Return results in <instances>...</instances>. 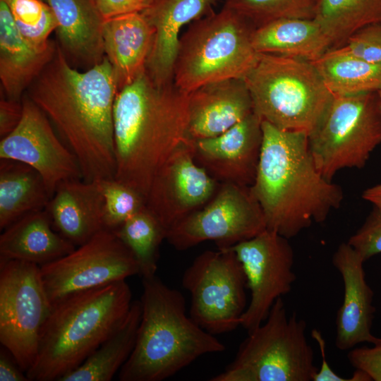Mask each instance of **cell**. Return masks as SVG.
Segmentation results:
<instances>
[{
  "mask_svg": "<svg viewBox=\"0 0 381 381\" xmlns=\"http://www.w3.org/2000/svg\"><path fill=\"white\" fill-rule=\"evenodd\" d=\"M118 86L106 56L80 71L57 44L26 91L76 157L86 181L114 178V104Z\"/></svg>",
  "mask_w": 381,
  "mask_h": 381,
  "instance_id": "obj_1",
  "label": "cell"
},
{
  "mask_svg": "<svg viewBox=\"0 0 381 381\" xmlns=\"http://www.w3.org/2000/svg\"><path fill=\"white\" fill-rule=\"evenodd\" d=\"M113 121L114 179L146 199L157 171L189 139L188 93L145 71L118 91Z\"/></svg>",
  "mask_w": 381,
  "mask_h": 381,
  "instance_id": "obj_2",
  "label": "cell"
},
{
  "mask_svg": "<svg viewBox=\"0 0 381 381\" xmlns=\"http://www.w3.org/2000/svg\"><path fill=\"white\" fill-rule=\"evenodd\" d=\"M262 143L250 187L266 228L290 239L313 222H325L344 199L341 188L318 170L308 133L279 129L262 121Z\"/></svg>",
  "mask_w": 381,
  "mask_h": 381,
  "instance_id": "obj_3",
  "label": "cell"
},
{
  "mask_svg": "<svg viewBox=\"0 0 381 381\" xmlns=\"http://www.w3.org/2000/svg\"><path fill=\"white\" fill-rule=\"evenodd\" d=\"M126 280L80 292L52 305L30 381L59 380L81 365L126 320L132 304Z\"/></svg>",
  "mask_w": 381,
  "mask_h": 381,
  "instance_id": "obj_4",
  "label": "cell"
},
{
  "mask_svg": "<svg viewBox=\"0 0 381 381\" xmlns=\"http://www.w3.org/2000/svg\"><path fill=\"white\" fill-rule=\"evenodd\" d=\"M142 315L134 349L119 373L121 381H161L199 357L225 351L186 310L181 291L155 276L143 278Z\"/></svg>",
  "mask_w": 381,
  "mask_h": 381,
  "instance_id": "obj_5",
  "label": "cell"
},
{
  "mask_svg": "<svg viewBox=\"0 0 381 381\" xmlns=\"http://www.w3.org/2000/svg\"><path fill=\"white\" fill-rule=\"evenodd\" d=\"M255 28L223 5L218 12L198 19L181 35L174 82L189 93L209 83L244 79L259 53L252 44Z\"/></svg>",
  "mask_w": 381,
  "mask_h": 381,
  "instance_id": "obj_6",
  "label": "cell"
},
{
  "mask_svg": "<svg viewBox=\"0 0 381 381\" xmlns=\"http://www.w3.org/2000/svg\"><path fill=\"white\" fill-rule=\"evenodd\" d=\"M244 80L253 112L282 130L309 134L333 97L313 63L296 58L259 54Z\"/></svg>",
  "mask_w": 381,
  "mask_h": 381,
  "instance_id": "obj_7",
  "label": "cell"
},
{
  "mask_svg": "<svg viewBox=\"0 0 381 381\" xmlns=\"http://www.w3.org/2000/svg\"><path fill=\"white\" fill-rule=\"evenodd\" d=\"M306 322L290 316L282 297L267 319L248 332L234 361L211 381H313L318 368L306 337Z\"/></svg>",
  "mask_w": 381,
  "mask_h": 381,
  "instance_id": "obj_8",
  "label": "cell"
},
{
  "mask_svg": "<svg viewBox=\"0 0 381 381\" xmlns=\"http://www.w3.org/2000/svg\"><path fill=\"white\" fill-rule=\"evenodd\" d=\"M320 173L332 181L344 169H362L381 143V105L377 92L333 95L325 114L308 135Z\"/></svg>",
  "mask_w": 381,
  "mask_h": 381,
  "instance_id": "obj_9",
  "label": "cell"
},
{
  "mask_svg": "<svg viewBox=\"0 0 381 381\" xmlns=\"http://www.w3.org/2000/svg\"><path fill=\"white\" fill-rule=\"evenodd\" d=\"M52 308L40 266L0 260V341L25 373L37 357Z\"/></svg>",
  "mask_w": 381,
  "mask_h": 381,
  "instance_id": "obj_10",
  "label": "cell"
},
{
  "mask_svg": "<svg viewBox=\"0 0 381 381\" xmlns=\"http://www.w3.org/2000/svg\"><path fill=\"white\" fill-rule=\"evenodd\" d=\"M183 286L191 296L190 318L215 335L241 325L246 305V277L229 248L205 250L185 270Z\"/></svg>",
  "mask_w": 381,
  "mask_h": 381,
  "instance_id": "obj_11",
  "label": "cell"
},
{
  "mask_svg": "<svg viewBox=\"0 0 381 381\" xmlns=\"http://www.w3.org/2000/svg\"><path fill=\"white\" fill-rule=\"evenodd\" d=\"M266 229L263 212L250 187L223 183L206 205L171 227L165 240L178 250L206 241L226 248Z\"/></svg>",
  "mask_w": 381,
  "mask_h": 381,
  "instance_id": "obj_12",
  "label": "cell"
},
{
  "mask_svg": "<svg viewBox=\"0 0 381 381\" xmlns=\"http://www.w3.org/2000/svg\"><path fill=\"white\" fill-rule=\"evenodd\" d=\"M52 305L73 294L139 274L133 254L114 231L102 229L66 255L40 267Z\"/></svg>",
  "mask_w": 381,
  "mask_h": 381,
  "instance_id": "obj_13",
  "label": "cell"
},
{
  "mask_svg": "<svg viewBox=\"0 0 381 381\" xmlns=\"http://www.w3.org/2000/svg\"><path fill=\"white\" fill-rule=\"evenodd\" d=\"M226 248L237 256L250 291L241 321V326L249 332L267 319L277 298L291 291L296 279L294 249L288 238L267 229Z\"/></svg>",
  "mask_w": 381,
  "mask_h": 381,
  "instance_id": "obj_14",
  "label": "cell"
},
{
  "mask_svg": "<svg viewBox=\"0 0 381 381\" xmlns=\"http://www.w3.org/2000/svg\"><path fill=\"white\" fill-rule=\"evenodd\" d=\"M18 126L1 138L0 159L25 163L42 176L52 198L57 186L68 179H83L75 155L54 131L44 113L24 94Z\"/></svg>",
  "mask_w": 381,
  "mask_h": 381,
  "instance_id": "obj_15",
  "label": "cell"
},
{
  "mask_svg": "<svg viewBox=\"0 0 381 381\" xmlns=\"http://www.w3.org/2000/svg\"><path fill=\"white\" fill-rule=\"evenodd\" d=\"M219 184L195 162L192 140L188 139L156 173L145 199V206L167 232L206 205Z\"/></svg>",
  "mask_w": 381,
  "mask_h": 381,
  "instance_id": "obj_16",
  "label": "cell"
},
{
  "mask_svg": "<svg viewBox=\"0 0 381 381\" xmlns=\"http://www.w3.org/2000/svg\"><path fill=\"white\" fill-rule=\"evenodd\" d=\"M262 143V120L254 112L219 135L192 140L195 162L214 180L246 187L255 181Z\"/></svg>",
  "mask_w": 381,
  "mask_h": 381,
  "instance_id": "obj_17",
  "label": "cell"
},
{
  "mask_svg": "<svg viewBox=\"0 0 381 381\" xmlns=\"http://www.w3.org/2000/svg\"><path fill=\"white\" fill-rule=\"evenodd\" d=\"M332 261L344 285L343 301L336 317L337 348L349 351L361 343L373 344L377 339L371 332L374 294L365 279V260L345 242L338 246Z\"/></svg>",
  "mask_w": 381,
  "mask_h": 381,
  "instance_id": "obj_18",
  "label": "cell"
},
{
  "mask_svg": "<svg viewBox=\"0 0 381 381\" xmlns=\"http://www.w3.org/2000/svg\"><path fill=\"white\" fill-rule=\"evenodd\" d=\"M217 0H152L141 12L154 30L145 72L157 85L174 82L182 28L214 12Z\"/></svg>",
  "mask_w": 381,
  "mask_h": 381,
  "instance_id": "obj_19",
  "label": "cell"
},
{
  "mask_svg": "<svg viewBox=\"0 0 381 381\" xmlns=\"http://www.w3.org/2000/svg\"><path fill=\"white\" fill-rule=\"evenodd\" d=\"M253 112L244 79L204 85L188 93V137L196 140L219 135Z\"/></svg>",
  "mask_w": 381,
  "mask_h": 381,
  "instance_id": "obj_20",
  "label": "cell"
},
{
  "mask_svg": "<svg viewBox=\"0 0 381 381\" xmlns=\"http://www.w3.org/2000/svg\"><path fill=\"white\" fill-rule=\"evenodd\" d=\"M45 210L54 229L75 247L104 229V199L95 181L61 182Z\"/></svg>",
  "mask_w": 381,
  "mask_h": 381,
  "instance_id": "obj_21",
  "label": "cell"
},
{
  "mask_svg": "<svg viewBox=\"0 0 381 381\" xmlns=\"http://www.w3.org/2000/svg\"><path fill=\"white\" fill-rule=\"evenodd\" d=\"M52 10L58 26L57 44L69 63L88 69L104 58V20L93 0H42Z\"/></svg>",
  "mask_w": 381,
  "mask_h": 381,
  "instance_id": "obj_22",
  "label": "cell"
},
{
  "mask_svg": "<svg viewBox=\"0 0 381 381\" xmlns=\"http://www.w3.org/2000/svg\"><path fill=\"white\" fill-rule=\"evenodd\" d=\"M153 37L154 30L141 13L104 20V53L113 68L118 91L145 71Z\"/></svg>",
  "mask_w": 381,
  "mask_h": 381,
  "instance_id": "obj_23",
  "label": "cell"
},
{
  "mask_svg": "<svg viewBox=\"0 0 381 381\" xmlns=\"http://www.w3.org/2000/svg\"><path fill=\"white\" fill-rule=\"evenodd\" d=\"M57 42L45 50L32 46L20 33L11 12L0 0V80L6 98L21 100L25 91L50 61Z\"/></svg>",
  "mask_w": 381,
  "mask_h": 381,
  "instance_id": "obj_24",
  "label": "cell"
},
{
  "mask_svg": "<svg viewBox=\"0 0 381 381\" xmlns=\"http://www.w3.org/2000/svg\"><path fill=\"white\" fill-rule=\"evenodd\" d=\"M75 246L53 227L45 209L29 213L2 231L0 260L42 266L71 253Z\"/></svg>",
  "mask_w": 381,
  "mask_h": 381,
  "instance_id": "obj_25",
  "label": "cell"
},
{
  "mask_svg": "<svg viewBox=\"0 0 381 381\" xmlns=\"http://www.w3.org/2000/svg\"><path fill=\"white\" fill-rule=\"evenodd\" d=\"M252 44L259 54H270L315 61L330 48V42L313 19L284 18L255 28Z\"/></svg>",
  "mask_w": 381,
  "mask_h": 381,
  "instance_id": "obj_26",
  "label": "cell"
},
{
  "mask_svg": "<svg viewBox=\"0 0 381 381\" xmlns=\"http://www.w3.org/2000/svg\"><path fill=\"white\" fill-rule=\"evenodd\" d=\"M51 196L40 174L30 166L0 159V229L22 217L45 209Z\"/></svg>",
  "mask_w": 381,
  "mask_h": 381,
  "instance_id": "obj_27",
  "label": "cell"
},
{
  "mask_svg": "<svg viewBox=\"0 0 381 381\" xmlns=\"http://www.w3.org/2000/svg\"><path fill=\"white\" fill-rule=\"evenodd\" d=\"M142 315L140 300L133 301L124 322L77 368L58 381H110L131 356Z\"/></svg>",
  "mask_w": 381,
  "mask_h": 381,
  "instance_id": "obj_28",
  "label": "cell"
},
{
  "mask_svg": "<svg viewBox=\"0 0 381 381\" xmlns=\"http://www.w3.org/2000/svg\"><path fill=\"white\" fill-rule=\"evenodd\" d=\"M313 20L329 39L330 49H338L361 28L381 22V0H318Z\"/></svg>",
  "mask_w": 381,
  "mask_h": 381,
  "instance_id": "obj_29",
  "label": "cell"
},
{
  "mask_svg": "<svg viewBox=\"0 0 381 381\" xmlns=\"http://www.w3.org/2000/svg\"><path fill=\"white\" fill-rule=\"evenodd\" d=\"M333 95H352L381 88V64L329 50L313 62Z\"/></svg>",
  "mask_w": 381,
  "mask_h": 381,
  "instance_id": "obj_30",
  "label": "cell"
},
{
  "mask_svg": "<svg viewBox=\"0 0 381 381\" xmlns=\"http://www.w3.org/2000/svg\"><path fill=\"white\" fill-rule=\"evenodd\" d=\"M114 232L133 254L142 279L155 276L159 246L167 231L146 206Z\"/></svg>",
  "mask_w": 381,
  "mask_h": 381,
  "instance_id": "obj_31",
  "label": "cell"
},
{
  "mask_svg": "<svg viewBox=\"0 0 381 381\" xmlns=\"http://www.w3.org/2000/svg\"><path fill=\"white\" fill-rule=\"evenodd\" d=\"M258 28L284 18L314 19L318 0H223Z\"/></svg>",
  "mask_w": 381,
  "mask_h": 381,
  "instance_id": "obj_32",
  "label": "cell"
},
{
  "mask_svg": "<svg viewBox=\"0 0 381 381\" xmlns=\"http://www.w3.org/2000/svg\"><path fill=\"white\" fill-rule=\"evenodd\" d=\"M7 5L22 36L35 48L45 50L55 42L49 40L58 22L52 8L42 0H2Z\"/></svg>",
  "mask_w": 381,
  "mask_h": 381,
  "instance_id": "obj_33",
  "label": "cell"
},
{
  "mask_svg": "<svg viewBox=\"0 0 381 381\" xmlns=\"http://www.w3.org/2000/svg\"><path fill=\"white\" fill-rule=\"evenodd\" d=\"M104 199V229L114 231L145 206V198L114 178L95 181Z\"/></svg>",
  "mask_w": 381,
  "mask_h": 381,
  "instance_id": "obj_34",
  "label": "cell"
},
{
  "mask_svg": "<svg viewBox=\"0 0 381 381\" xmlns=\"http://www.w3.org/2000/svg\"><path fill=\"white\" fill-rule=\"evenodd\" d=\"M330 50L367 62L381 64V22L364 26L353 34L342 47Z\"/></svg>",
  "mask_w": 381,
  "mask_h": 381,
  "instance_id": "obj_35",
  "label": "cell"
},
{
  "mask_svg": "<svg viewBox=\"0 0 381 381\" xmlns=\"http://www.w3.org/2000/svg\"><path fill=\"white\" fill-rule=\"evenodd\" d=\"M365 261L381 253V213L373 208L362 226L348 240Z\"/></svg>",
  "mask_w": 381,
  "mask_h": 381,
  "instance_id": "obj_36",
  "label": "cell"
},
{
  "mask_svg": "<svg viewBox=\"0 0 381 381\" xmlns=\"http://www.w3.org/2000/svg\"><path fill=\"white\" fill-rule=\"evenodd\" d=\"M373 346L353 348L349 350L347 358L355 368L365 373L374 381H381V338H377Z\"/></svg>",
  "mask_w": 381,
  "mask_h": 381,
  "instance_id": "obj_37",
  "label": "cell"
},
{
  "mask_svg": "<svg viewBox=\"0 0 381 381\" xmlns=\"http://www.w3.org/2000/svg\"><path fill=\"white\" fill-rule=\"evenodd\" d=\"M311 337L317 342L322 358V364L315 373L313 381H370V377L363 371L356 369L351 377L345 378L337 374L329 365L326 358V343L322 333L316 328L311 331Z\"/></svg>",
  "mask_w": 381,
  "mask_h": 381,
  "instance_id": "obj_38",
  "label": "cell"
},
{
  "mask_svg": "<svg viewBox=\"0 0 381 381\" xmlns=\"http://www.w3.org/2000/svg\"><path fill=\"white\" fill-rule=\"evenodd\" d=\"M152 0H93L104 20L119 16L141 13Z\"/></svg>",
  "mask_w": 381,
  "mask_h": 381,
  "instance_id": "obj_39",
  "label": "cell"
},
{
  "mask_svg": "<svg viewBox=\"0 0 381 381\" xmlns=\"http://www.w3.org/2000/svg\"><path fill=\"white\" fill-rule=\"evenodd\" d=\"M23 112L21 100L6 98L1 94L0 99V137L10 134L19 124Z\"/></svg>",
  "mask_w": 381,
  "mask_h": 381,
  "instance_id": "obj_40",
  "label": "cell"
},
{
  "mask_svg": "<svg viewBox=\"0 0 381 381\" xmlns=\"http://www.w3.org/2000/svg\"><path fill=\"white\" fill-rule=\"evenodd\" d=\"M12 354L3 346L0 351V381H28Z\"/></svg>",
  "mask_w": 381,
  "mask_h": 381,
  "instance_id": "obj_41",
  "label": "cell"
},
{
  "mask_svg": "<svg viewBox=\"0 0 381 381\" xmlns=\"http://www.w3.org/2000/svg\"><path fill=\"white\" fill-rule=\"evenodd\" d=\"M361 196L381 213V182L366 188Z\"/></svg>",
  "mask_w": 381,
  "mask_h": 381,
  "instance_id": "obj_42",
  "label": "cell"
},
{
  "mask_svg": "<svg viewBox=\"0 0 381 381\" xmlns=\"http://www.w3.org/2000/svg\"><path fill=\"white\" fill-rule=\"evenodd\" d=\"M377 95H378L380 102V105H381V88L379 90H377Z\"/></svg>",
  "mask_w": 381,
  "mask_h": 381,
  "instance_id": "obj_43",
  "label": "cell"
}]
</instances>
